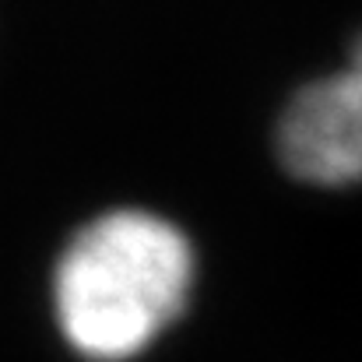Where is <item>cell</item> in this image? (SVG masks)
Instances as JSON below:
<instances>
[{
    "mask_svg": "<svg viewBox=\"0 0 362 362\" xmlns=\"http://www.w3.org/2000/svg\"><path fill=\"white\" fill-rule=\"evenodd\" d=\"M352 67H356V71L362 74V39L356 42V49H352Z\"/></svg>",
    "mask_w": 362,
    "mask_h": 362,
    "instance_id": "3957f363",
    "label": "cell"
},
{
    "mask_svg": "<svg viewBox=\"0 0 362 362\" xmlns=\"http://www.w3.org/2000/svg\"><path fill=\"white\" fill-rule=\"evenodd\" d=\"M278 148L299 180L324 187L362 180V74L352 64L306 85L288 103Z\"/></svg>",
    "mask_w": 362,
    "mask_h": 362,
    "instance_id": "7a4b0ae2",
    "label": "cell"
},
{
    "mask_svg": "<svg viewBox=\"0 0 362 362\" xmlns=\"http://www.w3.org/2000/svg\"><path fill=\"white\" fill-rule=\"evenodd\" d=\"M190 288L183 233L148 211H113L81 229L57 267V317L88 359L137 356Z\"/></svg>",
    "mask_w": 362,
    "mask_h": 362,
    "instance_id": "6da1fadb",
    "label": "cell"
}]
</instances>
